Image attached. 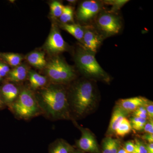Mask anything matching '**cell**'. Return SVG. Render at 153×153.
<instances>
[{"mask_svg":"<svg viewBox=\"0 0 153 153\" xmlns=\"http://www.w3.org/2000/svg\"><path fill=\"white\" fill-rule=\"evenodd\" d=\"M74 148L63 139H57L49 145V153H71Z\"/></svg>","mask_w":153,"mask_h":153,"instance_id":"cell-14","label":"cell"},{"mask_svg":"<svg viewBox=\"0 0 153 153\" xmlns=\"http://www.w3.org/2000/svg\"><path fill=\"white\" fill-rule=\"evenodd\" d=\"M60 22L63 24L74 22V10L71 6H64L63 13L60 17Z\"/></svg>","mask_w":153,"mask_h":153,"instance_id":"cell-21","label":"cell"},{"mask_svg":"<svg viewBox=\"0 0 153 153\" xmlns=\"http://www.w3.org/2000/svg\"><path fill=\"white\" fill-rule=\"evenodd\" d=\"M117 153H128V152H126L125 150L124 149H123V148H122V149H120L117 152Z\"/></svg>","mask_w":153,"mask_h":153,"instance_id":"cell-35","label":"cell"},{"mask_svg":"<svg viewBox=\"0 0 153 153\" xmlns=\"http://www.w3.org/2000/svg\"><path fill=\"white\" fill-rule=\"evenodd\" d=\"M2 79V77L1 76H0V81H1V80Z\"/></svg>","mask_w":153,"mask_h":153,"instance_id":"cell-39","label":"cell"},{"mask_svg":"<svg viewBox=\"0 0 153 153\" xmlns=\"http://www.w3.org/2000/svg\"><path fill=\"white\" fill-rule=\"evenodd\" d=\"M133 114L134 116L141 118L145 119H148L147 115L143 113L134 111L133 112Z\"/></svg>","mask_w":153,"mask_h":153,"instance_id":"cell-33","label":"cell"},{"mask_svg":"<svg viewBox=\"0 0 153 153\" xmlns=\"http://www.w3.org/2000/svg\"><path fill=\"white\" fill-rule=\"evenodd\" d=\"M147 114L149 120H153V102L149 100L143 105Z\"/></svg>","mask_w":153,"mask_h":153,"instance_id":"cell-26","label":"cell"},{"mask_svg":"<svg viewBox=\"0 0 153 153\" xmlns=\"http://www.w3.org/2000/svg\"><path fill=\"white\" fill-rule=\"evenodd\" d=\"M103 6L104 4L101 1H82L76 11V18L85 25H91L100 11L104 9Z\"/></svg>","mask_w":153,"mask_h":153,"instance_id":"cell-7","label":"cell"},{"mask_svg":"<svg viewBox=\"0 0 153 153\" xmlns=\"http://www.w3.org/2000/svg\"><path fill=\"white\" fill-rule=\"evenodd\" d=\"M127 114L118 107L117 106L114 108L111 116L109 126L108 129V135L111 136L115 134L116 129L123 118L126 117Z\"/></svg>","mask_w":153,"mask_h":153,"instance_id":"cell-13","label":"cell"},{"mask_svg":"<svg viewBox=\"0 0 153 153\" xmlns=\"http://www.w3.org/2000/svg\"><path fill=\"white\" fill-rule=\"evenodd\" d=\"M91 25L105 39L119 34L123 27L122 19L118 13L104 9L100 11Z\"/></svg>","mask_w":153,"mask_h":153,"instance_id":"cell-4","label":"cell"},{"mask_svg":"<svg viewBox=\"0 0 153 153\" xmlns=\"http://www.w3.org/2000/svg\"><path fill=\"white\" fill-rule=\"evenodd\" d=\"M123 148L128 153H134L135 149L134 142L133 140L127 141L125 143Z\"/></svg>","mask_w":153,"mask_h":153,"instance_id":"cell-27","label":"cell"},{"mask_svg":"<svg viewBox=\"0 0 153 153\" xmlns=\"http://www.w3.org/2000/svg\"><path fill=\"white\" fill-rule=\"evenodd\" d=\"M141 137L143 139L147 141L149 143H153V134L146 133Z\"/></svg>","mask_w":153,"mask_h":153,"instance_id":"cell-32","label":"cell"},{"mask_svg":"<svg viewBox=\"0 0 153 153\" xmlns=\"http://www.w3.org/2000/svg\"><path fill=\"white\" fill-rule=\"evenodd\" d=\"M64 6L60 2L54 1L50 4V10L51 13L53 16L56 18H60L63 13Z\"/></svg>","mask_w":153,"mask_h":153,"instance_id":"cell-23","label":"cell"},{"mask_svg":"<svg viewBox=\"0 0 153 153\" xmlns=\"http://www.w3.org/2000/svg\"><path fill=\"white\" fill-rule=\"evenodd\" d=\"M112 139L111 137H108L104 139L102 142V153H112L111 148Z\"/></svg>","mask_w":153,"mask_h":153,"instance_id":"cell-24","label":"cell"},{"mask_svg":"<svg viewBox=\"0 0 153 153\" xmlns=\"http://www.w3.org/2000/svg\"><path fill=\"white\" fill-rule=\"evenodd\" d=\"M81 137L76 141V146L79 149L90 153H100L98 145L92 133L87 128L79 127Z\"/></svg>","mask_w":153,"mask_h":153,"instance_id":"cell-10","label":"cell"},{"mask_svg":"<svg viewBox=\"0 0 153 153\" xmlns=\"http://www.w3.org/2000/svg\"><path fill=\"white\" fill-rule=\"evenodd\" d=\"M132 127L130 121L126 117L123 119L118 126L115 132V134L120 137H124L131 131Z\"/></svg>","mask_w":153,"mask_h":153,"instance_id":"cell-20","label":"cell"},{"mask_svg":"<svg viewBox=\"0 0 153 153\" xmlns=\"http://www.w3.org/2000/svg\"><path fill=\"white\" fill-rule=\"evenodd\" d=\"M27 60L30 64L39 68H43L47 64L45 55L41 52H32L27 56Z\"/></svg>","mask_w":153,"mask_h":153,"instance_id":"cell-17","label":"cell"},{"mask_svg":"<svg viewBox=\"0 0 153 153\" xmlns=\"http://www.w3.org/2000/svg\"><path fill=\"white\" fill-rule=\"evenodd\" d=\"M147 153H153V143H149L146 145Z\"/></svg>","mask_w":153,"mask_h":153,"instance_id":"cell-34","label":"cell"},{"mask_svg":"<svg viewBox=\"0 0 153 153\" xmlns=\"http://www.w3.org/2000/svg\"><path fill=\"white\" fill-rule=\"evenodd\" d=\"M95 55L80 44L74 56L76 66L85 78L109 83L110 76L99 64Z\"/></svg>","mask_w":153,"mask_h":153,"instance_id":"cell-3","label":"cell"},{"mask_svg":"<svg viewBox=\"0 0 153 153\" xmlns=\"http://www.w3.org/2000/svg\"><path fill=\"white\" fill-rule=\"evenodd\" d=\"M10 107L16 116L24 120L36 116L41 111L36 97L27 88L20 91L18 98Z\"/></svg>","mask_w":153,"mask_h":153,"instance_id":"cell-5","label":"cell"},{"mask_svg":"<svg viewBox=\"0 0 153 153\" xmlns=\"http://www.w3.org/2000/svg\"><path fill=\"white\" fill-rule=\"evenodd\" d=\"M0 58L7 62L8 64L13 66H19L23 58L19 54L13 53H1Z\"/></svg>","mask_w":153,"mask_h":153,"instance_id":"cell-19","label":"cell"},{"mask_svg":"<svg viewBox=\"0 0 153 153\" xmlns=\"http://www.w3.org/2000/svg\"><path fill=\"white\" fill-rule=\"evenodd\" d=\"M27 74V67L24 65L16 66L8 73V79L13 82H19L26 78Z\"/></svg>","mask_w":153,"mask_h":153,"instance_id":"cell-16","label":"cell"},{"mask_svg":"<svg viewBox=\"0 0 153 153\" xmlns=\"http://www.w3.org/2000/svg\"><path fill=\"white\" fill-rule=\"evenodd\" d=\"M146 133L153 134V120H149L147 122L143 128Z\"/></svg>","mask_w":153,"mask_h":153,"instance_id":"cell-29","label":"cell"},{"mask_svg":"<svg viewBox=\"0 0 153 153\" xmlns=\"http://www.w3.org/2000/svg\"><path fill=\"white\" fill-rule=\"evenodd\" d=\"M46 73L51 81L58 85L71 82L76 76L74 68L59 57L50 60L46 67Z\"/></svg>","mask_w":153,"mask_h":153,"instance_id":"cell-6","label":"cell"},{"mask_svg":"<svg viewBox=\"0 0 153 153\" xmlns=\"http://www.w3.org/2000/svg\"><path fill=\"white\" fill-rule=\"evenodd\" d=\"M60 27L63 30L68 32L78 40L80 42V44H82L84 33L83 26H81L79 24L62 23Z\"/></svg>","mask_w":153,"mask_h":153,"instance_id":"cell-15","label":"cell"},{"mask_svg":"<svg viewBox=\"0 0 153 153\" xmlns=\"http://www.w3.org/2000/svg\"><path fill=\"white\" fill-rule=\"evenodd\" d=\"M147 122H139L137 123L131 124L132 128H133L137 131L142 130L143 129L145 124Z\"/></svg>","mask_w":153,"mask_h":153,"instance_id":"cell-31","label":"cell"},{"mask_svg":"<svg viewBox=\"0 0 153 153\" xmlns=\"http://www.w3.org/2000/svg\"><path fill=\"white\" fill-rule=\"evenodd\" d=\"M148 100L142 97L122 99L118 100L117 106L128 114L130 113L134 112L139 107L143 105Z\"/></svg>","mask_w":153,"mask_h":153,"instance_id":"cell-11","label":"cell"},{"mask_svg":"<svg viewBox=\"0 0 153 153\" xmlns=\"http://www.w3.org/2000/svg\"><path fill=\"white\" fill-rule=\"evenodd\" d=\"M36 99L41 111L49 117L55 120L70 119L68 95L60 85H50L44 88Z\"/></svg>","mask_w":153,"mask_h":153,"instance_id":"cell-1","label":"cell"},{"mask_svg":"<svg viewBox=\"0 0 153 153\" xmlns=\"http://www.w3.org/2000/svg\"><path fill=\"white\" fill-rule=\"evenodd\" d=\"M135 149L134 153H147L146 145L139 140L135 139L134 141Z\"/></svg>","mask_w":153,"mask_h":153,"instance_id":"cell-25","label":"cell"},{"mask_svg":"<svg viewBox=\"0 0 153 153\" xmlns=\"http://www.w3.org/2000/svg\"><path fill=\"white\" fill-rule=\"evenodd\" d=\"M4 104V102H3L2 99L1 97V94H0V108L2 107Z\"/></svg>","mask_w":153,"mask_h":153,"instance_id":"cell-36","label":"cell"},{"mask_svg":"<svg viewBox=\"0 0 153 153\" xmlns=\"http://www.w3.org/2000/svg\"><path fill=\"white\" fill-rule=\"evenodd\" d=\"M20 92L16 85L7 83L2 86L0 94L4 104L10 107L18 98Z\"/></svg>","mask_w":153,"mask_h":153,"instance_id":"cell-12","label":"cell"},{"mask_svg":"<svg viewBox=\"0 0 153 153\" xmlns=\"http://www.w3.org/2000/svg\"><path fill=\"white\" fill-rule=\"evenodd\" d=\"M128 1H127V0H105V1H102V2L104 4L111 6V8L109 10L111 12H114V13H118V11L120 10V9Z\"/></svg>","mask_w":153,"mask_h":153,"instance_id":"cell-22","label":"cell"},{"mask_svg":"<svg viewBox=\"0 0 153 153\" xmlns=\"http://www.w3.org/2000/svg\"><path fill=\"white\" fill-rule=\"evenodd\" d=\"M68 2L71 3V4H74V3H76V1H74V0H72V1H67Z\"/></svg>","mask_w":153,"mask_h":153,"instance_id":"cell-37","label":"cell"},{"mask_svg":"<svg viewBox=\"0 0 153 153\" xmlns=\"http://www.w3.org/2000/svg\"><path fill=\"white\" fill-rule=\"evenodd\" d=\"M29 81L31 88L36 90L46 85L47 79L45 76L35 71H30L29 72Z\"/></svg>","mask_w":153,"mask_h":153,"instance_id":"cell-18","label":"cell"},{"mask_svg":"<svg viewBox=\"0 0 153 153\" xmlns=\"http://www.w3.org/2000/svg\"><path fill=\"white\" fill-rule=\"evenodd\" d=\"M120 142L117 139H113L111 148H112V153H117L120 149Z\"/></svg>","mask_w":153,"mask_h":153,"instance_id":"cell-30","label":"cell"},{"mask_svg":"<svg viewBox=\"0 0 153 153\" xmlns=\"http://www.w3.org/2000/svg\"><path fill=\"white\" fill-rule=\"evenodd\" d=\"M71 153H82L81 152H79V151H76L75 150L73 151V152H72Z\"/></svg>","mask_w":153,"mask_h":153,"instance_id":"cell-38","label":"cell"},{"mask_svg":"<svg viewBox=\"0 0 153 153\" xmlns=\"http://www.w3.org/2000/svg\"><path fill=\"white\" fill-rule=\"evenodd\" d=\"M97 99L94 80L85 78L76 82L72 88L70 105L77 116L83 117L94 110Z\"/></svg>","mask_w":153,"mask_h":153,"instance_id":"cell-2","label":"cell"},{"mask_svg":"<svg viewBox=\"0 0 153 153\" xmlns=\"http://www.w3.org/2000/svg\"><path fill=\"white\" fill-rule=\"evenodd\" d=\"M45 48L52 54H59L67 50V44L56 26L52 27L45 44Z\"/></svg>","mask_w":153,"mask_h":153,"instance_id":"cell-9","label":"cell"},{"mask_svg":"<svg viewBox=\"0 0 153 153\" xmlns=\"http://www.w3.org/2000/svg\"><path fill=\"white\" fill-rule=\"evenodd\" d=\"M82 44L83 47L96 54L105 39L92 25H84Z\"/></svg>","mask_w":153,"mask_h":153,"instance_id":"cell-8","label":"cell"},{"mask_svg":"<svg viewBox=\"0 0 153 153\" xmlns=\"http://www.w3.org/2000/svg\"><path fill=\"white\" fill-rule=\"evenodd\" d=\"M10 68L7 65L0 61V76L2 77L6 76L10 72Z\"/></svg>","mask_w":153,"mask_h":153,"instance_id":"cell-28","label":"cell"}]
</instances>
